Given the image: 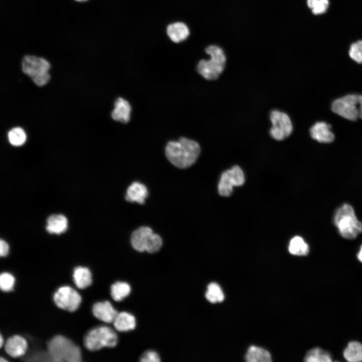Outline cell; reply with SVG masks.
<instances>
[{
    "label": "cell",
    "mask_w": 362,
    "mask_h": 362,
    "mask_svg": "<svg viewBox=\"0 0 362 362\" xmlns=\"http://www.w3.org/2000/svg\"><path fill=\"white\" fill-rule=\"evenodd\" d=\"M199 144L195 141L181 137L177 141H171L165 147V155L174 166L186 168L193 165L200 153Z\"/></svg>",
    "instance_id": "6da1fadb"
},
{
    "label": "cell",
    "mask_w": 362,
    "mask_h": 362,
    "mask_svg": "<svg viewBox=\"0 0 362 362\" xmlns=\"http://www.w3.org/2000/svg\"><path fill=\"white\" fill-rule=\"evenodd\" d=\"M333 222L339 234L345 239H353L362 232V222L349 204H344L336 210Z\"/></svg>",
    "instance_id": "7a4b0ae2"
},
{
    "label": "cell",
    "mask_w": 362,
    "mask_h": 362,
    "mask_svg": "<svg viewBox=\"0 0 362 362\" xmlns=\"http://www.w3.org/2000/svg\"><path fill=\"white\" fill-rule=\"evenodd\" d=\"M209 55V59H202L197 65L198 73L207 80H215L224 69L226 58L223 50L215 45L208 46L205 49Z\"/></svg>",
    "instance_id": "3957f363"
},
{
    "label": "cell",
    "mask_w": 362,
    "mask_h": 362,
    "mask_svg": "<svg viewBox=\"0 0 362 362\" xmlns=\"http://www.w3.org/2000/svg\"><path fill=\"white\" fill-rule=\"evenodd\" d=\"M52 360L57 362H79L81 360L80 350L71 340L62 335H56L47 343Z\"/></svg>",
    "instance_id": "277c9868"
},
{
    "label": "cell",
    "mask_w": 362,
    "mask_h": 362,
    "mask_svg": "<svg viewBox=\"0 0 362 362\" xmlns=\"http://www.w3.org/2000/svg\"><path fill=\"white\" fill-rule=\"evenodd\" d=\"M131 243L133 248L139 252L146 251L153 253L160 250L163 242L161 237L150 227L141 226L132 233Z\"/></svg>",
    "instance_id": "5b68a950"
},
{
    "label": "cell",
    "mask_w": 362,
    "mask_h": 362,
    "mask_svg": "<svg viewBox=\"0 0 362 362\" xmlns=\"http://www.w3.org/2000/svg\"><path fill=\"white\" fill-rule=\"evenodd\" d=\"M50 67L49 63L45 59L32 55L24 56L22 61L23 72L39 86L45 85L49 81Z\"/></svg>",
    "instance_id": "8992f818"
},
{
    "label": "cell",
    "mask_w": 362,
    "mask_h": 362,
    "mask_svg": "<svg viewBox=\"0 0 362 362\" xmlns=\"http://www.w3.org/2000/svg\"><path fill=\"white\" fill-rule=\"evenodd\" d=\"M84 345L89 350L96 351L104 347H113L118 342L116 332L108 326H100L89 331L84 338Z\"/></svg>",
    "instance_id": "52a82bcc"
},
{
    "label": "cell",
    "mask_w": 362,
    "mask_h": 362,
    "mask_svg": "<svg viewBox=\"0 0 362 362\" xmlns=\"http://www.w3.org/2000/svg\"><path fill=\"white\" fill-rule=\"evenodd\" d=\"M332 111L351 121L362 119V95H348L337 99L332 104Z\"/></svg>",
    "instance_id": "ba28073f"
},
{
    "label": "cell",
    "mask_w": 362,
    "mask_h": 362,
    "mask_svg": "<svg viewBox=\"0 0 362 362\" xmlns=\"http://www.w3.org/2000/svg\"><path fill=\"white\" fill-rule=\"evenodd\" d=\"M272 127L270 135L274 139L282 141L288 137L293 131V125L289 116L279 110H273L270 113Z\"/></svg>",
    "instance_id": "9c48e42d"
},
{
    "label": "cell",
    "mask_w": 362,
    "mask_h": 362,
    "mask_svg": "<svg viewBox=\"0 0 362 362\" xmlns=\"http://www.w3.org/2000/svg\"><path fill=\"white\" fill-rule=\"evenodd\" d=\"M53 300L59 308L70 312L77 309L81 303V298L79 293L69 286L59 288L54 293Z\"/></svg>",
    "instance_id": "30bf717a"
},
{
    "label": "cell",
    "mask_w": 362,
    "mask_h": 362,
    "mask_svg": "<svg viewBox=\"0 0 362 362\" xmlns=\"http://www.w3.org/2000/svg\"><path fill=\"white\" fill-rule=\"evenodd\" d=\"M93 312L96 318L108 323H113L118 314L108 301L95 303L93 307Z\"/></svg>",
    "instance_id": "8fae6325"
},
{
    "label": "cell",
    "mask_w": 362,
    "mask_h": 362,
    "mask_svg": "<svg viewBox=\"0 0 362 362\" xmlns=\"http://www.w3.org/2000/svg\"><path fill=\"white\" fill-rule=\"evenodd\" d=\"M331 125L325 122H318L310 130L311 137L321 143H330L334 139Z\"/></svg>",
    "instance_id": "7c38bea8"
},
{
    "label": "cell",
    "mask_w": 362,
    "mask_h": 362,
    "mask_svg": "<svg viewBox=\"0 0 362 362\" xmlns=\"http://www.w3.org/2000/svg\"><path fill=\"white\" fill-rule=\"evenodd\" d=\"M167 36L175 43L185 41L190 35L188 26L182 22H176L169 24L166 29Z\"/></svg>",
    "instance_id": "4fadbf2b"
},
{
    "label": "cell",
    "mask_w": 362,
    "mask_h": 362,
    "mask_svg": "<svg viewBox=\"0 0 362 362\" xmlns=\"http://www.w3.org/2000/svg\"><path fill=\"white\" fill-rule=\"evenodd\" d=\"M27 348L26 340L20 335L10 337L5 345L6 352L12 357H17L23 355Z\"/></svg>",
    "instance_id": "5bb4252c"
},
{
    "label": "cell",
    "mask_w": 362,
    "mask_h": 362,
    "mask_svg": "<svg viewBox=\"0 0 362 362\" xmlns=\"http://www.w3.org/2000/svg\"><path fill=\"white\" fill-rule=\"evenodd\" d=\"M148 195V192L146 186L140 182H134L128 188L125 199L130 202H135L143 204Z\"/></svg>",
    "instance_id": "9a60e30c"
},
{
    "label": "cell",
    "mask_w": 362,
    "mask_h": 362,
    "mask_svg": "<svg viewBox=\"0 0 362 362\" xmlns=\"http://www.w3.org/2000/svg\"><path fill=\"white\" fill-rule=\"evenodd\" d=\"M112 118L115 121L127 123L130 121L131 107L129 103L122 98H118L114 104Z\"/></svg>",
    "instance_id": "2e32d148"
},
{
    "label": "cell",
    "mask_w": 362,
    "mask_h": 362,
    "mask_svg": "<svg viewBox=\"0 0 362 362\" xmlns=\"http://www.w3.org/2000/svg\"><path fill=\"white\" fill-rule=\"evenodd\" d=\"M67 227L68 220L63 215H52L47 219L46 229L49 233L60 234L64 233Z\"/></svg>",
    "instance_id": "e0dca14e"
},
{
    "label": "cell",
    "mask_w": 362,
    "mask_h": 362,
    "mask_svg": "<svg viewBox=\"0 0 362 362\" xmlns=\"http://www.w3.org/2000/svg\"><path fill=\"white\" fill-rule=\"evenodd\" d=\"M113 323L117 330L126 332L135 328L136 319L132 314L126 312H122L118 313Z\"/></svg>",
    "instance_id": "ac0fdd59"
},
{
    "label": "cell",
    "mask_w": 362,
    "mask_h": 362,
    "mask_svg": "<svg viewBox=\"0 0 362 362\" xmlns=\"http://www.w3.org/2000/svg\"><path fill=\"white\" fill-rule=\"evenodd\" d=\"M234 186H236V183L230 169L225 170L221 174L218 184L219 194L222 196H230Z\"/></svg>",
    "instance_id": "d6986e66"
},
{
    "label": "cell",
    "mask_w": 362,
    "mask_h": 362,
    "mask_svg": "<svg viewBox=\"0 0 362 362\" xmlns=\"http://www.w3.org/2000/svg\"><path fill=\"white\" fill-rule=\"evenodd\" d=\"M73 280L75 285L79 289H84L92 283V274L85 267L77 266L73 270Z\"/></svg>",
    "instance_id": "ffe728a7"
},
{
    "label": "cell",
    "mask_w": 362,
    "mask_h": 362,
    "mask_svg": "<svg viewBox=\"0 0 362 362\" xmlns=\"http://www.w3.org/2000/svg\"><path fill=\"white\" fill-rule=\"evenodd\" d=\"M245 359L248 362H270L272 357L269 352L266 350L254 345L248 348Z\"/></svg>",
    "instance_id": "44dd1931"
},
{
    "label": "cell",
    "mask_w": 362,
    "mask_h": 362,
    "mask_svg": "<svg viewBox=\"0 0 362 362\" xmlns=\"http://www.w3.org/2000/svg\"><path fill=\"white\" fill-rule=\"evenodd\" d=\"M343 356L349 362L362 361V344L357 341L350 342L343 351Z\"/></svg>",
    "instance_id": "7402d4cb"
},
{
    "label": "cell",
    "mask_w": 362,
    "mask_h": 362,
    "mask_svg": "<svg viewBox=\"0 0 362 362\" xmlns=\"http://www.w3.org/2000/svg\"><path fill=\"white\" fill-rule=\"evenodd\" d=\"M289 251L291 254L295 255L304 256L309 253V247L301 237L296 236L291 240Z\"/></svg>",
    "instance_id": "603a6c76"
},
{
    "label": "cell",
    "mask_w": 362,
    "mask_h": 362,
    "mask_svg": "<svg viewBox=\"0 0 362 362\" xmlns=\"http://www.w3.org/2000/svg\"><path fill=\"white\" fill-rule=\"evenodd\" d=\"M131 288L130 285L125 282H117L111 287V294L112 298L117 302L123 300L130 293Z\"/></svg>",
    "instance_id": "cb8c5ba5"
},
{
    "label": "cell",
    "mask_w": 362,
    "mask_h": 362,
    "mask_svg": "<svg viewBox=\"0 0 362 362\" xmlns=\"http://www.w3.org/2000/svg\"><path fill=\"white\" fill-rule=\"evenodd\" d=\"M304 360L307 362H331L332 361L329 353L318 347L310 350L307 353Z\"/></svg>",
    "instance_id": "d4e9b609"
},
{
    "label": "cell",
    "mask_w": 362,
    "mask_h": 362,
    "mask_svg": "<svg viewBox=\"0 0 362 362\" xmlns=\"http://www.w3.org/2000/svg\"><path fill=\"white\" fill-rule=\"evenodd\" d=\"M205 297L210 302L212 303L221 302L224 299V295L221 287L216 283H211L208 285Z\"/></svg>",
    "instance_id": "484cf974"
},
{
    "label": "cell",
    "mask_w": 362,
    "mask_h": 362,
    "mask_svg": "<svg viewBox=\"0 0 362 362\" xmlns=\"http://www.w3.org/2000/svg\"><path fill=\"white\" fill-rule=\"evenodd\" d=\"M307 6L314 15L325 14L329 7V0H306Z\"/></svg>",
    "instance_id": "4316f807"
},
{
    "label": "cell",
    "mask_w": 362,
    "mask_h": 362,
    "mask_svg": "<svg viewBox=\"0 0 362 362\" xmlns=\"http://www.w3.org/2000/svg\"><path fill=\"white\" fill-rule=\"evenodd\" d=\"M8 137L11 144L16 146L23 145L26 139L24 131L20 127H15L10 130Z\"/></svg>",
    "instance_id": "83f0119b"
},
{
    "label": "cell",
    "mask_w": 362,
    "mask_h": 362,
    "mask_svg": "<svg viewBox=\"0 0 362 362\" xmlns=\"http://www.w3.org/2000/svg\"><path fill=\"white\" fill-rule=\"evenodd\" d=\"M348 54L357 63H362V40H357L350 45Z\"/></svg>",
    "instance_id": "f1b7e54d"
},
{
    "label": "cell",
    "mask_w": 362,
    "mask_h": 362,
    "mask_svg": "<svg viewBox=\"0 0 362 362\" xmlns=\"http://www.w3.org/2000/svg\"><path fill=\"white\" fill-rule=\"evenodd\" d=\"M15 278L10 273H4L0 276V287L2 291L9 292L13 289Z\"/></svg>",
    "instance_id": "f546056e"
},
{
    "label": "cell",
    "mask_w": 362,
    "mask_h": 362,
    "mask_svg": "<svg viewBox=\"0 0 362 362\" xmlns=\"http://www.w3.org/2000/svg\"><path fill=\"white\" fill-rule=\"evenodd\" d=\"M140 361L142 362H159L160 361V359L156 352L148 350L141 356Z\"/></svg>",
    "instance_id": "4dcf8cb0"
},
{
    "label": "cell",
    "mask_w": 362,
    "mask_h": 362,
    "mask_svg": "<svg viewBox=\"0 0 362 362\" xmlns=\"http://www.w3.org/2000/svg\"><path fill=\"white\" fill-rule=\"evenodd\" d=\"M9 246L8 244L4 240L0 241V255L1 256H6L8 254Z\"/></svg>",
    "instance_id": "1f68e13d"
},
{
    "label": "cell",
    "mask_w": 362,
    "mask_h": 362,
    "mask_svg": "<svg viewBox=\"0 0 362 362\" xmlns=\"http://www.w3.org/2000/svg\"><path fill=\"white\" fill-rule=\"evenodd\" d=\"M357 258L361 262H362V245H361L359 251L357 254Z\"/></svg>",
    "instance_id": "d6a6232c"
},
{
    "label": "cell",
    "mask_w": 362,
    "mask_h": 362,
    "mask_svg": "<svg viewBox=\"0 0 362 362\" xmlns=\"http://www.w3.org/2000/svg\"><path fill=\"white\" fill-rule=\"evenodd\" d=\"M3 339L2 336L1 335L0 336V347H1L3 346Z\"/></svg>",
    "instance_id": "836d02e7"
},
{
    "label": "cell",
    "mask_w": 362,
    "mask_h": 362,
    "mask_svg": "<svg viewBox=\"0 0 362 362\" xmlns=\"http://www.w3.org/2000/svg\"><path fill=\"white\" fill-rule=\"evenodd\" d=\"M2 361L5 362V361H7V360H6L5 359H4L3 357H1L0 362H2Z\"/></svg>",
    "instance_id": "e575fe53"
},
{
    "label": "cell",
    "mask_w": 362,
    "mask_h": 362,
    "mask_svg": "<svg viewBox=\"0 0 362 362\" xmlns=\"http://www.w3.org/2000/svg\"><path fill=\"white\" fill-rule=\"evenodd\" d=\"M75 1H78V2H84V1H85L87 0H75Z\"/></svg>",
    "instance_id": "d590c367"
}]
</instances>
